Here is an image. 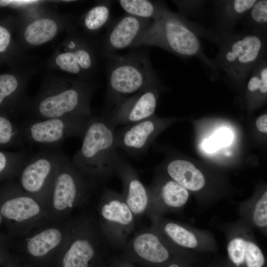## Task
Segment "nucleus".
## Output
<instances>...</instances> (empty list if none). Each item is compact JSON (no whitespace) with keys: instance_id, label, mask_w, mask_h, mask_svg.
I'll return each instance as SVG.
<instances>
[{"instance_id":"1","label":"nucleus","mask_w":267,"mask_h":267,"mask_svg":"<svg viewBox=\"0 0 267 267\" xmlns=\"http://www.w3.org/2000/svg\"><path fill=\"white\" fill-rule=\"evenodd\" d=\"M97 85L94 81L48 74L38 93L25 102L20 116L39 120L65 117H93L90 100Z\"/></svg>"},{"instance_id":"2","label":"nucleus","mask_w":267,"mask_h":267,"mask_svg":"<svg viewBox=\"0 0 267 267\" xmlns=\"http://www.w3.org/2000/svg\"><path fill=\"white\" fill-rule=\"evenodd\" d=\"M193 22L166 5L160 16L134 43L132 48L155 46L182 58L196 57L209 70L213 78L220 75L214 59L209 58L202 49Z\"/></svg>"},{"instance_id":"3","label":"nucleus","mask_w":267,"mask_h":267,"mask_svg":"<svg viewBox=\"0 0 267 267\" xmlns=\"http://www.w3.org/2000/svg\"><path fill=\"white\" fill-rule=\"evenodd\" d=\"M102 57L106 65L108 106H114L145 89L162 85L144 49H136L124 54L104 53Z\"/></svg>"},{"instance_id":"4","label":"nucleus","mask_w":267,"mask_h":267,"mask_svg":"<svg viewBox=\"0 0 267 267\" xmlns=\"http://www.w3.org/2000/svg\"><path fill=\"white\" fill-rule=\"evenodd\" d=\"M115 126L104 116L93 117L72 162L84 175L105 180L115 174L122 159L115 142Z\"/></svg>"},{"instance_id":"5","label":"nucleus","mask_w":267,"mask_h":267,"mask_svg":"<svg viewBox=\"0 0 267 267\" xmlns=\"http://www.w3.org/2000/svg\"><path fill=\"white\" fill-rule=\"evenodd\" d=\"M72 219L50 222L10 239L12 253L37 267H56L68 242Z\"/></svg>"},{"instance_id":"6","label":"nucleus","mask_w":267,"mask_h":267,"mask_svg":"<svg viewBox=\"0 0 267 267\" xmlns=\"http://www.w3.org/2000/svg\"><path fill=\"white\" fill-rule=\"evenodd\" d=\"M0 219L10 239L51 222L47 209L14 180L0 186Z\"/></svg>"},{"instance_id":"7","label":"nucleus","mask_w":267,"mask_h":267,"mask_svg":"<svg viewBox=\"0 0 267 267\" xmlns=\"http://www.w3.org/2000/svg\"><path fill=\"white\" fill-rule=\"evenodd\" d=\"M212 42L219 48L214 59L219 71L237 85L245 83L261 53V38L245 31L239 34L216 32Z\"/></svg>"},{"instance_id":"8","label":"nucleus","mask_w":267,"mask_h":267,"mask_svg":"<svg viewBox=\"0 0 267 267\" xmlns=\"http://www.w3.org/2000/svg\"><path fill=\"white\" fill-rule=\"evenodd\" d=\"M96 182L83 174L62 152L47 209L50 222L69 219L74 208L88 201Z\"/></svg>"},{"instance_id":"9","label":"nucleus","mask_w":267,"mask_h":267,"mask_svg":"<svg viewBox=\"0 0 267 267\" xmlns=\"http://www.w3.org/2000/svg\"><path fill=\"white\" fill-rule=\"evenodd\" d=\"M102 54L100 44L85 33L72 28L57 47L47 63L50 70L59 71L84 81H93L98 67V55Z\"/></svg>"},{"instance_id":"10","label":"nucleus","mask_w":267,"mask_h":267,"mask_svg":"<svg viewBox=\"0 0 267 267\" xmlns=\"http://www.w3.org/2000/svg\"><path fill=\"white\" fill-rule=\"evenodd\" d=\"M105 242L98 222L83 215L72 219L70 236L56 267H92Z\"/></svg>"},{"instance_id":"11","label":"nucleus","mask_w":267,"mask_h":267,"mask_svg":"<svg viewBox=\"0 0 267 267\" xmlns=\"http://www.w3.org/2000/svg\"><path fill=\"white\" fill-rule=\"evenodd\" d=\"M97 210L98 225L105 242L114 247L126 246L134 229L136 218L122 194L105 188Z\"/></svg>"},{"instance_id":"12","label":"nucleus","mask_w":267,"mask_h":267,"mask_svg":"<svg viewBox=\"0 0 267 267\" xmlns=\"http://www.w3.org/2000/svg\"><path fill=\"white\" fill-rule=\"evenodd\" d=\"M92 117H65L39 120H23L19 122L22 133L21 147L27 144H38L55 148L67 138H83Z\"/></svg>"},{"instance_id":"13","label":"nucleus","mask_w":267,"mask_h":267,"mask_svg":"<svg viewBox=\"0 0 267 267\" xmlns=\"http://www.w3.org/2000/svg\"><path fill=\"white\" fill-rule=\"evenodd\" d=\"M61 152L56 147L38 152L30 159L18 177L22 188L47 209Z\"/></svg>"},{"instance_id":"14","label":"nucleus","mask_w":267,"mask_h":267,"mask_svg":"<svg viewBox=\"0 0 267 267\" xmlns=\"http://www.w3.org/2000/svg\"><path fill=\"white\" fill-rule=\"evenodd\" d=\"M36 3L30 5V8L28 7L27 11L22 13L20 22H16L19 41L24 46L44 44L52 41L61 30L72 27L68 18L41 7L35 8Z\"/></svg>"},{"instance_id":"15","label":"nucleus","mask_w":267,"mask_h":267,"mask_svg":"<svg viewBox=\"0 0 267 267\" xmlns=\"http://www.w3.org/2000/svg\"><path fill=\"white\" fill-rule=\"evenodd\" d=\"M151 227L175 251L213 249L217 243L209 232L170 219L151 221Z\"/></svg>"},{"instance_id":"16","label":"nucleus","mask_w":267,"mask_h":267,"mask_svg":"<svg viewBox=\"0 0 267 267\" xmlns=\"http://www.w3.org/2000/svg\"><path fill=\"white\" fill-rule=\"evenodd\" d=\"M148 188L150 201L146 215L151 221L162 218L167 214L181 210L187 202L190 193L158 170Z\"/></svg>"},{"instance_id":"17","label":"nucleus","mask_w":267,"mask_h":267,"mask_svg":"<svg viewBox=\"0 0 267 267\" xmlns=\"http://www.w3.org/2000/svg\"><path fill=\"white\" fill-rule=\"evenodd\" d=\"M162 86L145 89L121 101L104 116L114 126L128 125L155 115Z\"/></svg>"},{"instance_id":"18","label":"nucleus","mask_w":267,"mask_h":267,"mask_svg":"<svg viewBox=\"0 0 267 267\" xmlns=\"http://www.w3.org/2000/svg\"><path fill=\"white\" fill-rule=\"evenodd\" d=\"M171 122L170 119L154 115L146 119L126 125L115 132V145L117 148L132 155L144 153Z\"/></svg>"},{"instance_id":"19","label":"nucleus","mask_w":267,"mask_h":267,"mask_svg":"<svg viewBox=\"0 0 267 267\" xmlns=\"http://www.w3.org/2000/svg\"><path fill=\"white\" fill-rule=\"evenodd\" d=\"M152 20L125 13L110 23L100 44L102 53H112L133 47L150 26Z\"/></svg>"},{"instance_id":"20","label":"nucleus","mask_w":267,"mask_h":267,"mask_svg":"<svg viewBox=\"0 0 267 267\" xmlns=\"http://www.w3.org/2000/svg\"><path fill=\"white\" fill-rule=\"evenodd\" d=\"M37 68L18 69V66L0 75V113L12 119L20 116L27 99L26 90L30 77Z\"/></svg>"},{"instance_id":"21","label":"nucleus","mask_w":267,"mask_h":267,"mask_svg":"<svg viewBox=\"0 0 267 267\" xmlns=\"http://www.w3.org/2000/svg\"><path fill=\"white\" fill-rule=\"evenodd\" d=\"M115 174L123 184L122 195L136 218L146 215L150 201L148 187L145 186L133 167L122 158Z\"/></svg>"},{"instance_id":"22","label":"nucleus","mask_w":267,"mask_h":267,"mask_svg":"<svg viewBox=\"0 0 267 267\" xmlns=\"http://www.w3.org/2000/svg\"><path fill=\"white\" fill-rule=\"evenodd\" d=\"M126 245L140 259L156 264L167 261L175 251L151 226L135 233Z\"/></svg>"},{"instance_id":"23","label":"nucleus","mask_w":267,"mask_h":267,"mask_svg":"<svg viewBox=\"0 0 267 267\" xmlns=\"http://www.w3.org/2000/svg\"><path fill=\"white\" fill-rule=\"evenodd\" d=\"M157 170L166 174L190 193L198 194L206 185L204 174L188 160L182 159L169 160L161 164Z\"/></svg>"},{"instance_id":"24","label":"nucleus","mask_w":267,"mask_h":267,"mask_svg":"<svg viewBox=\"0 0 267 267\" xmlns=\"http://www.w3.org/2000/svg\"><path fill=\"white\" fill-rule=\"evenodd\" d=\"M240 219L267 237V184L250 199L239 205Z\"/></svg>"},{"instance_id":"25","label":"nucleus","mask_w":267,"mask_h":267,"mask_svg":"<svg viewBox=\"0 0 267 267\" xmlns=\"http://www.w3.org/2000/svg\"><path fill=\"white\" fill-rule=\"evenodd\" d=\"M256 0L213 1L215 11L216 32L232 33L237 22L251 9Z\"/></svg>"},{"instance_id":"26","label":"nucleus","mask_w":267,"mask_h":267,"mask_svg":"<svg viewBox=\"0 0 267 267\" xmlns=\"http://www.w3.org/2000/svg\"><path fill=\"white\" fill-rule=\"evenodd\" d=\"M34 155L29 150L9 152L0 151V180L1 182L14 180Z\"/></svg>"},{"instance_id":"27","label":"nucleus","mask_w":267,"mask_h":267,"mask_svg":"<svg viewBox=\"0 0 267 267\" xmlns=\"http://www.w3.org/2000/svg\"><path fill=\"white\" fill-rule=\"evenodd\" d=\"M15 23L9 18L3 20L0 25V61L9 64L13 68L19 65L22 57L20 47L12 37V29Z\"/></svg>"},{"instance_id":"28","label":"nucleus","mask_w":267,"mask_h":267,"mask_svg":"<svg viewBox=\"0 0 267 267\" xmlns=\"http://www.w3.org/2000/svg\"><path fill=\"white\" fill-rule=\"evenodd\" d=\"M111 6L110 1H100L87 11L81 21L84 33L93 36L109 24Z\"/></svg>"},{"instance_id":"29","label":"nucleus","mask_w":267,"mask_h":267,"mask_svg":"<svg viewBox=\"0 0 267 267\" xmlns=\"http://www.w3.org/2000/svg\"><path fill=\"white\" fill-rule=\"evenodd\" d=\"M118 2L126 13L152 21L160 16L166 6L163 2L148 0H120Z\"/></svg>"},{"instance_id":"30","label":"nucleus","mask_w":267,"mask_h":267,"mask_svg":"<svg viewBox=\"0 0 267 267\" xmlns=\"http://www.w3.org/2000/svg\"><path fill=\"white\" fill-rule=\"evenodd\" d=\"M22 134L19 122L0 113V150L12 147H21Z\"/></svg>"},{"instance_id":"31","label":"nucleus","mask_w":267,"mask_h":267,"mask_svg":"<svg viewBox=\"0 0 267 267\" xmlns=\"http://www.w3.org/2000/svg\"><path fill=\"white\" fill-rule=\"evenodd\" d=\"M232 139V133L228 129L221 128L210 138L205 139L202 143V147L205 151L212 153L221 147L229 145Z\"/></svg>"},{"instance_id":"32","label":"nucleus","mask_w":267,"mask_h":267,"mask_svg":"<svg viewBox=\"0 0 267 267\" xmlns=\"http://www.w3.org/2000/svg\"><path fill=\"white\" fill-rule=\"evenodd\" d=\"M246 88L248 94H267V65L252 74L248 80Z\"/></svg>"},{"instance_id":"33","label":"nucleus","mask_w":267,"mask_h":267,"mask_svg":"<svg viewBox=\"0 0 267 267\" xmlns=\"http://www.w3.org/2000/svg\"><path fill=\"white\" fill-rule=\"evenodd\" d=\"M178 9V13L185 17L191 15L202 9L206 1L205 0H173Z\"/></svg>"},{"instance_id":"34","label":"nucleus","mask_w":267,"mask_h":267,"mask_svg":"<svg viewBox=\"0 0 267 267\" xmlns=\"http://www.w3.org/2000/svg\"><path fill=\"white\" fill-rule=\"evenodd\" d=\"M251 19L257 23L267 22V0H257L249 11Z\"/></svg>"},{"instance_id":"35","label":"nucleus","mask_w":267,"mask_h":267,"mask_svg":"<svg viewBox=\"0 0 267 267\" xmlns=\"http://www.w3.org/2000/svg\"><path fill=\"white\" fill-rule=\"evenodd\" d=\"M0 260V267H37L20 260L13 253L8 257Z\"/></svg>"},{"instance_id":"36","label":"nucleus","mask_w":267,"mask_h":267,"mask_svg":"<svg viewBox=\"0 0 267 267\" xmlns=\"http://www.w3.org/2000/svg\"><path fill=\"white\" fill-rule=\"evenodd\" d=\"M255 126L260 134L267 135V113L262 114L257 118Z\"/></svg>"},{"instance_id":"37","label":"nucleus","mask_w":267,"mask_h":267,"mask_svg":"<svg viewBox=\"0 0 267 267\" xmlns=\"http://www.w3.org/2000/svg\"><path fill=\"white\" fill-rule=\"evenodd\" d=\"M167 267H182L176 263H172L169 265Z\"/></svg>"}]
</instances>
